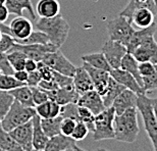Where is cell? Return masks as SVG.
<instances>
[{
  "label": "cell",
  "mask_w": 157,
  "mask_h": 151,
  "mask_svg": "<svg viewBox=\"0 0 157 151\" xmlns=\"http://www.w3.org/2000/svg\"><path fill=\"white\" fill-rule=\"evenodd\" d=\"M127 52V47L124 44L110 39L106 41L102 46V53L111 68H119L121 59Z\"/></svg>",
  "instance_id": "cell-11"
},
{
  "label": "cell",
  "mask_w": 157,
  "mask_h": 151,
  "mask_svg": "<svg viewBox=\"0 0 157 151\" xmlns=\"http://www.w3.org/2000/svg\"><path fill=\"white\" fill-rule=\"evenodd\" d=\"M52 80L57 84L58 88H65V87H71L74 86L73 84V78L67 77V76L61 75L59 73L53 71V78Z\"/></svg>",
  "instance_id": "cell-42"
},
{
  "label": "cell",
  "mask_w": 157,
  "mask_h": 151,
  "mask_svg": "<svg viewBox=\"0 0 157 151\" xmlns=\"http://www.w3.org/2000/svg\"><path fill=\"white\" fill-rule=\"evenodd\" d=\"M13 100V97L7 91H0V122L7 113Z\"/></svg>",
  "instance_id": "cell-37"
},
{
  "label": "cell",
  "mask_w": 157,
  "mask_h": 151,
  "mask_svg": "<svg viewBox=\"0 0 157 151\" xmlns=\"http://www.w3.org/2000/svg\"><path fill=\"white\" fill-rule=\"evenodd\" d=\"M42 62H44L46 65H48L51 70L56 72V73L71 78L74 77L77 68L76 65L71 64L67 58V56L61 52L60 48L55 50V51L47 53L43 57Z\"/></svg>",
  "instance_id": "cell-7"
},
{
  "label": "cell",
  "mask_w": 157,
  "mask_h": 151,
  "mask_svg": "<svg viewBox=\"0 0 157 151\" xmlns=\"http://www.w3.org/2000/svg\"><path fill=\"white\" fill-rule=\"evenodd\" d=\"M10 14L7 7L4 5H0V23H5L8 18V15Z\"/></svg>",
  "instance_id": "cell-51"
},
{
  "label": "cell",
  "mask_w": 157,
  "mask_h": 151,
  "mask_svg": "<svg viewBox=\"0 0 157 151\" xmlns=\"http://www.w3.org/2000/svg\"><path fill=\"white\" fill-rule=\"evenodd\" d=\"M138 62L150 61L157 64V42L154 36H151L141 43L131 53Z\"/></svg>",
  "instance_id": "cell-10"
},
{
  "label": "cell",
  "mask_w": 157,
  "mask_h": 151,
  "mask_svg": "<svg viewBox=\"0 0 157 151\" xmlns=\"http://www.w3.org/2000/svg\"><path fill=\"white\" fill-rule=\"evenodd\" d=\"M0 151H7V150H3V149H0Z\"/></svg>",
  "instance_id": "cell-60"
},
{
  "label": "cell",
  "mask_w": 157,
  "mask_h": 151,
  "mask_svg": "<svg viewBox=\"0 0 157 151\" xmlns=\"http://www.w3.org/2000/svg\"><path fill=\"white\" fill-rule=\"evenodd\" d=\"M144 7L149 8L155 15L157 14V7L154 4V2H153V0H130L127 6H125L121 10V14H119V15L125 17L128 21H131L134 12L138 10V9L144 8Z\"/></svg>",
  "instance_id": "cell-21"
},
{
  "label": "cell",
  "mask_w": 157,
  "mask_h": 151,
  "mask_svg": "<svg viewBox=\"0 0 157 151\" xmlns=\"http://www.w3.org/2000/svg\"><path fill=\"white\" fill-rule=\"evenodd\" d=\"M77 121L71 118H62L60 124V134L64 136L71 137V133L74 132V129L76 127Z\"/></svg>",
  "instance_id": "cell-40"
},
{
  "label": "cell",
  "mask_w": 157,
  "mask_h": 151,
  "mask_svg": "<svg viewBox=\"0 0 157 151\" xmlns=\"http://www.w3.org/2000/svg\"><path fill=\"white\" fill-rule=\"evenodd\" d=\"M153 103L154 99L149 98L146 94H140L137 97L136 107L142 115L144 127L152 143L153 149L157 151V122L153 112Z\"/></svg>",
  "instance_id": "cell-3"
},
{
  "label": "cell",
  "mask_w": 157,
  "mask_h": 151,
  "mask_svg": "<svg viewBox=\"0 0 157 151\" xmlns=\"http://www.w3.org/2000/svg\"><path fill=\"white\" fill-rule=\"evenodd\" d=\"M1 37H2V32H1V30H0V39H1Z\"/></svg>",
  "instance_id": "cell-59"
},
{
  "label": "cell",
  "mask_w": 157,
  "mask_h": 151,
  "mask_svg": "<svg viewBox=\"0 0 157 151\" xmlns=\"http://www.w3.org/2000/svg\"><path fill=\"white\" fill-rule=\"evenodd\" d=\"M155 71V64L150 61L139 62V73L141 77H148L152 75Z\"/></svg>",
  "instance_id": "cell-46"
},
{
  "label": "cell",
  "mask_w": 157,
  "mask_h": 151,
  "mask_svg": "<svg viewBox=\"0 0 157 151\" xmlns=\"http://www.w3.org/2000/svg\"><path fill=\"white\" fill-rule=\"evenodd\" d=\"M137 97L138 95L136 93L128 89H124L121 93H119V95L113 100L111 105L114 109L115 114H121L128 108L136 107Z\"/></svg>",
  "instance_id": "cell-17"
},
{
  "label": "cell",
  "mask_w": 157,
  "mask_h": 151,
  "mask_svg": "<svg viewBox=\"0 0 157 151\" xmlns=\"http://www.w3.org/2000/svg\"><path fill=\"white\" fill-rule=\"evenodd\" d=\"M153 112H154V115L157 122V98L154 99V103H153Z\"/></svg>",
  "instance_id": "cell-52"
},
{
  "label": "cell",
  "mask_w": 157,
  "mask_h": 151,
  "mask_svg": "<svg viewBox=\"0 0 157 151\" xmlns=\"http://www.w3.org/2000/svg\"><path fill=\"white\" fill-rule=\"evenodd\" d=\"M124 89H127V88H124L122 85L118 84L117 82L115 81L114 79H112L111 77L109 78L107 90H106L104 95L102 96V100H103V103H104L105 107H110L112 105L113 100L117 98L119 95V93H121Z\"/></svg>",
  "instance_id": "cell-29"
},
{
  "label": "cell",
  "mask_w": 157,
  "mask_h": 151,
  "mask_svg": "<svg viewBox=\"0 0 157 151\" xmlns=\"http://www.w3.org/2000/svg\"><path fill=\"white\" fill-rule=\"evenodd\" d=\"M35 110L36 114H38L40 118H55V116L60 115L61 105L52 101V100H47V101L41 103V104L36 105Z\"/></svg>",
  "instance_id": "cell-27"
},
{
  "label": "cell",
  "mask_w": 157,
  "mask_h": 151,
  "mask_svg": "<svg viewBox=\"0 0 157 151\" xmlns=\"http://www.w3.org/2000/svg\"><path fill=\"white\" fill-rule=\"evenodd\" d=\"M59 49L58 47L53 45L51 43L47 44H28V45H21V44L15 43L13 47L9 50H20L27 56V58H31L36 60L37 62L42 61L43 57L45 56L47 53L55 51V50ZM8 51V52H9Z\"/></svg>",
  "instance_id": "cell-8"
},
{
  "label": "cell",
  "mask_w": 157,
  "mask_h": 151,
  "mask_svg": "<svg viewBox=\"0 0 157 151\" xmlns=\"http://www.w3.org/2000/svg\"><path fill=\"white\" fill-rule=\"evenodd\" d=\"M73 149H74V151H87V150H84V149L80 148V147H78L77 145H75Z\"/></svg>",
  "instance_id": "cell-53"
},
{
  "label": "cell",
  "mask_w": 157,
  "mask_h": 151,
  "mask_svg": "<svg viewBox=\"0 0 157 151\" xmlns=\"http://www.w3.org/2000/svg\"><path fill=\"white\" fill-rule=\"evenodd\" d=\"M14 71L9 64L6 53L0 52V74L5 75H13Z\"/></svg>",
  "instance_id": "cell-45"
},
{
  "label": "cell",
  "mask_w": 157,
  "mask_h": 151,
  "mask_svg": "<svg viewBox=\"0 0 157 151\" xmlns=\"http://www.w3.org/2000/svg\"><path fill=\"white\" fill-rule=\"evenodd\" d=\"M73 148H74V147H73ZM73 148H70V149H67V150H63V151H74Z\"/></svg>",
  "instance_id": "cell-57"
},
{
  "label": "cell",
  "mask_w": 157,
  "mask_h": 151,
  "mask_svg": "<svg viewBox=\"0 0 157 151\" xmlns=\"http://www.w3.org/2000/svg\"><path fill=\"white\" fill-rule=\"evenodd\" d=\"M37 67H38V62L34 59L31 58H27L26 62H25V71H27L28 73H31V72H34L37 70Z\"/></svg>",
  "instance_id": "cell-50"
},
{
  "label": "cell",
  "mask_w": 157,
  "mask_h": 151,
  "mask_svg": "<svg viewBox=\"0 0 157 151\" xmlns=\"http://www.w3.org/2000/svg\"><path fill=\"white\" fill-rule=\"evenodd\" d=\"M33 122V148L44 150L47 141L49 138L44 133L42 127H41V118L38 114H35L32 118Z\"/></svg>",
  "instance_id": "cell-24"
},
{
  "label": "cell",
  "mask_w": 157,
  "mask_h": 151,
  "mask_svg": "<svg viewBox=\"0 0 157 151\" xmlns=\"http://www.w3.org/2000/svg\"><path fill=\"white\" fill-rule=\"evenodd\" d=\"M113 130L115 140L125 143L135 142L140 132L137 107H131L121 114H115Z\"/></svg>",
  "instance_id": "cell-1"
},
{
  "label": "cell",
  "mask_w": 157,
  "mask_h": 151,
  "mask_svg": "<svg viewBox=\"0 0 157 151\" xmlns=\"http://www.w3.org/2000/svg\"><path fill=\"white\" fill-rule=\"evenodd\" d=\"M73 84L75 90L78 93V95H82V94L94 89L93 82L87 71L83 68V65L78 68L77 67L73 77Z\"/></svg>",
  "instance_id": "cell-18"
},
{
  "label": "cell",
  "mask_w": 157,
  "mask_h": 151,
  "mask_svg": "<svg viewBox=\"0 0 157 151\" xmlns=\"http://www.w3.org/2000/svg\"><path fill=\"white\" fill-rule=\"evenodd\" d=\"M82 65L87 71V73L89 74L91 80L93 82L94 90L102 97L105 94L106 90H107L108 81L109 78H110V75H109L108 72L96 68L92 67V65L86 64V62H83Z\"/></svg>",
  "instance_id": "cell-13"
},
{
  "label": "cell",
  "mask_w": 157,
  "mask_h": 151,
  "mask_svg": "<svg viewBox=\"0 0 157 151\" xmlns=\"http://www.w3.org/2000/svg\"><path fill=\"white\" fill-rule=\"evenodd\" d=\"M96 151H108L107 149H104V148H99V149H97Z\"/></svg>",
  "instance_id": "cell-55"
},
{
  "label": "cell",
  "mask_w": 157,
  "mask_h": 151,
  "mask_svg": "<svg viewBox=\"0 0 157 151\" xmlns=\"http://www.w3.org/2000/svg\"><path fill=\"white\" fill-rule=\"evenodd\" d=\"M34 31V26L29 18L23 15H17L10 21V25L5 28V34L13 37L14 40H23L29 37Z\"/></svg>",
  "instance_id": "cell-9"
},
{
  "label": "cell",
  "mask_w": 157,
  "mask_h": 151,
  "mask_svg": "<svg viewBox=\"0 0 157 151\" xmlns=\"http://www.w3.org/2000/svg\"><path fill=\"white\" fill-rule=\"evenodd\" d=\"M48 94L49 100H52L59 105L63 106L68 103H77L78 97V93L75 90L74 86L65 87V88H57L56 90L46 91Z\"/></svg>",
  "instance_id": "cell-16"
},
{
  "label": "cell",
  "mask_w": 157,
  "mask_h": 151,
  "mask_svg": "<svg viewBox=\"0 0 157 151\" xmlns=\"http://www.w3.org/2000/svg\"><path fill=\"white\" fill-rule=\"evenodd\" d=\"M5 6L7 7L9 14L15 15H23V11H29L31 17L36 20V14L34 11L31 0H5Z\"/></svg>",
  "instance_id": "cell-22"
},
{
  "label": "cell",
  "mask_w": 157,
  "mask_h": 151,
  "mask_svg": "<svg viewBox=\"0 0 157 151\" xmlns=\"http://www.w3.org/2000/svg\"><path fill=\"white\" fill-rule=\"evenodd\" d=\"M106 28H107L109 39L117 41L124 44V46H127L132 35L135 32L134 26L132 25L131 21L122 15H118L117 17L109 20L106 24Z\"/></svg>",
  "instance_id": "cell-6"
},
{
  "label": "cell",
  "mask_w": 157,
  "mask_h": 151,
  "mask_svg": "<svg viewBox=\"0 0 157 151\" xmlns=\"http://www.w3.org/2000/svg\"><path fill=\"white\" fill-rule=\"evenodd\" d=\"M115 116L112 106L106 107L104 110L95 115L94 119L93 139L95 141L114 139L113 119Z\"/></svg>",
  "instance_id": "cell-5"
},
{
  "label": "cell",
  "mask_w": 157,
  "mask_h": 151,
  "mask_svg": "<svg viewBox=\"0 0 157 151\" xmlns=\"http://www.w3.org/2000/svg\"><path fill=\"white\" fill-rule=\"evenodd\" d=\"M109 75L112 79H114L118 84L122 85L124 88L133 91L137 94H146L145 90L143 89L142 86H140L139 83L136 81L133 76L130 73H128L127 71H124L121 68H111V71L109 72Z\"/></svg>",
  "instance_id": "cell-14"
},
{
  "label": "cell",
  "mask_w": 157,
  "mask_h": 151,
  "mask_svg": "<svg viewBox=\"0 0 157 151\" xmlns=\"http://www.w3.org/2000/svg\"><path fill=\"white\" fill-rule=\"evenodd\" d=\"M14 77L15 80H17L18 82H21V83H24L26 84V82L28 80V76H29V73H28L27 71L25 70H21V71H14L13 75H12Z\"/></svg>",
  "instance_id": "cell-49"
},
{
  "label": "cell",
  "mask_w": 157,
  "mask_h": 151,
  "mask_svg": "<svg viewBox=\"0 0 157 151\" xmlns=\"http://www.w3.org/2000/svg\"><path fill=\"white\" fill-rule=\"evenodd\" d=\"M38 87L41 89L45 90V91H52V90H56L58 88L57 84L55 83L54 81H45V80H41L38 84Z\"/></svg>",
  "instance_id": "cell-48"
},
{
  "label": "cell",
  "mask_w": 157,
  "mask_h": 151,
  "mask_svg": "<svg viewBox=\"0 0 157 151\" xmlns=\"http://www.w3.org/2000/svg\"><path fill=\"white\" fill-rule=\"evenodd\" d=\"M76 145V141L71 137L64 136L62 134L55 135L53 137H50L44 150L45 151H63Z\"/></svg>",
  "instance_id": "cell-20"
},
{
  "label": "cell",
  "mask_w": 157,
  "mask_h": 151,
  "mask_svg": "<svg viewBox=\"0 0 157 151\" xmlns=\"http://www.w3.org/2000/svg\"><path fill=\"white\" fill-rule=\"evenodd\" d=\"M36 29L48 37L49 42L60 48L67 41L71 27L67 21L60 14L53 17H40L36 21Z\"/></svg>",
  "instance_id": "cell-2"
},
{
  "label": "cell",
  "mask_w": 157,
  "mask_h": 151,
  "mask_svg": "<svg viewBox=\"0 0 157 151\" xmlns=\"http://www.w3.org/2000/svg\"><path fill=\"white\" fill-rule=\"evenodd\" d=\"M154 17L155 14L149 8L144 7L134 12L131 21L133 26H136L139 29H144L154 23Z\"/></svg>",
  "instance_id": "cell-25"
},
{
  "label": "cell",
  "mask_w": 157,
  "mask_h": 151,
  "mask_svg": "<svg viewBox=\"0 0 157 151\" xmlns=\"http://www.w3.org/2000/svg\"><path fill=\"white\" fill-rule=\"evenodd\" d=\"M5 4V0H0V5H4Z\"/></svg>",
  "instance_id": "cell-54"
},
{
  "label": "cell",
  "mask_w": 157,
  "mask_h": 151,
  "mask_svg": "<svg viewBox=\"0 0 157 151\" xmlns=\"http://www.w3.org/2000/svg\"><path fill=\"white\" fill-rule=\"evenodd\" d=\"M90 133L89 129L87 128V126L82 122H77L76 127L74 129V132L71 133V137L76 141H83L85 138L88 136V134Z\"/></svg>",
  "instance_id": "cell-38"
},
{
  "label": "cell",
  "mask_w": 157,
  "mask_h": 151,
  "mask_svg": "<svg viewBox=\"0 0 157 151\" xmlns=\"http://www.w3.org/2000/svg\"><path fill=\"white\" fill-rule=\"evenodd\" d=\"M31 89H32L33 101H34V104H35V106L47 101V100H49L48 94H47V92L45 90L41 89V88H39L38 86H37V87H31Z\"/></svg>",
  "instance_id": "cell-41"
},
{
  "label": "cell",
  "mask_w": 157,
  "mask_h": 151,
  "mask_svg": "<svg viewBox=\"0 0 157 151\" xmlns=\"http://www.w3.org/2000/svg\"><path fill=\"white\" fill-rule=\"evenodd\" d=\"M7 59L10 64L13 71H21L25 70V62H26L27 56L20 50H12L6 53Z\"/></svg>",
  "instance_id": "cell-33"
},
{
  "label": "cell",
  "mask_w": 157,
  "mask_h": 151,
  "mask_svg": "<svg viewBox=\"0 0 157 151\" xmlns=\"http://www.w3.org/2000/svg\"><path fill=\"white\" fill-rule=\"evenodd\" d=\"M37 71L39 72L41 76V80L45 81H51L53 78V70H51L48 65H46L44 62L39 61L38 67H37Z\"/></svg>",
  "instance_id": "cell-44"
},
{
  "label": "cell",
  "mask_w": 157,
  "mask_h": 151,
  "mask_svg": "<svg viewBox=\"0 0 157 151\" xmlns=\"http://www.w3.org/2000/svg\"><path fill=\"white\" fill-rule=\"evenodd\" d=\"M8 93L21 104L29 106V107H35L32 96V89L28 85H23V86L14 88V89L8 91Z\"/></svg>",
  "instance_id": "cell-26"
},
{
  "label": "cell",
  "mask_w": 157,
  "mask_h": 151,
  "mask_svg": "<svg viewBox=\"0 0 157 151\" xmlns=\"http://www.w3.org/2000/svg\"><path fill=\"white\" fill-rule=\"evenodd\" d=\"M77 105L88 108L95 115L103 111L106 108L104 106V103H103L102 97L94 89L80 95L77 101Z\"/></svg>",
  "instance_id": "cell-15"
},
{
  "label": "cell",
  "mask_w": 157,
  "mask_h": 151,
  "mask_svg": "<svg viewBox=\"0 0 157 151\" xmlns=\"http://www.w3.org/2000/svg\"><path fill=\"white\" fill-rule=\"evenodd\" d=\"M26 85L24 83H21L17 80H15L12 75H5L0 74V91H10L14 88H17L20 86Z\"/></svg>",
  "instance_id": "cell-36"
},
{
  "label": "cell",
  "mask_w": 157,
  "mask_h": 151,
  "mask_svg": "<svg viewBox=\"0 0 157 151\" xmlns=\"http://www.w3.org/2000/svg\"><path fill=\"white\" fill-rule=\"evenodd\" d=\"M40 81H41V76L39 74V72L36 70V71L29 73L26 85H28L29 87H37Z\"/></svg>",
  "instance_id": "cell-47"
},
{
  "label": "cell",
  "mask_w": 157,
  "mask_h": 151,
  "mask_svg": "<svg viewBox=\"0 0 157 151\" xmlns=\"http://www.w3.org/2000/svg\"><path fill=\"white\" fill-rule=\"evenodd\" d=\"M30 151H45V150H39V149H32V150H30Z\"/></svg>",
  "instance_id": "cell-56"
},
{
  "label": "cell",
  "mask_w": 157,
  "mask_h": 151,
  "mask_svg": "<svg viewBox=\"0 0 157 151\" xmlns=\"http://www.w3.org/2000/svg\"><path fill=\"white\" fill-rule=\"evenodd\" d=\"M62 121V116L58 115L55 118H41V127H42L44 133L46 136L50 138L55 135L60 134V124Z\"/></svg>",
  "instance_id": "cell-31"
},
{
  "label": "cell",
  "mask_w": 157,
  "mask_h": 151,
  "mask_svg": "<svg viewBox=\"0 0 157 151\" xmlns=\"http://www.w3.org/2000/svg\"><path fill=\"white\" fill-rule=\"evenodd\" d=\"M82 60L83 62L92 65V67L99 68V70H103L106 72H110L111 67L109 65L108 61L106 60L105 56L103 55L102 52L100 53H91V54H86L82 56Z\"/></svg>",
  "instance_id": "cell-30"
},
{
  "label": "cell",
  "mask_w": 157,
  "mask_h": 151,
  "mask_svg": "<svg viewBox=\"0 0 157 151\" xmlns=\"http://www.w3.org/2000/svg\"><path fill=\"white\" fill-rule=\"evenodd\" d=\"M35 114V107L25 106L21 104L20 102H17V100H13L10 108L8 109L7 113L0 122V124H1L3 130H5L6 132H10L12 129L17 128V126H21L31 121Z\"/></svg>",
  "instance_id": "cell-4"
},
{
  "label": "cell",
  "mask_w": 157,
  "mask_h": 151,
  "mask_svg": "<svg viewBox=\"0 0 157 151\" xmlns=\"http://www.w3.org/2000/svg\"><path fill=\"white\" fill-rule=\"evenodd\" d=\"M36 11L40 17H53L60 12V4L58 0H39Z\"/></svg>",
  "instance_id": "cell-23"
},
{
  "label": "cell",
  "mask_w": 157,
  "mask_h": 151,
  "mask_svg": "<svg viewBox=\"0 0 157 151\" xmlns=\"http://www.w3.org/2000/svg\"><path fill=\"white\" fill-rule=\"evenodd\" d=\"M153 2H154V4L156 5V7H157V0H153Z\"/></svg>",
  "instance_id": "cell-58"
},
{
  "label": "cell",
  "mask_w": 157,
  "mask_h": 151,
  "mask_svg": "<svg viewBox=\"0 0 157 151\" xmlns=\"http://www.w3.org/2000/svg\"><path fill=\"white\" fill-rule=\"evenodd\" d=\"M119 68L124 71H127L133 77L136 79V81L139 83L140 86H142V77L139 73V62L134 58V56L131 53L127 52L122 57L121 61V67Z\"/></svg>",
  "instance_id": "cell-28"
},
{
  "label": "cell",
  "mask_w": 157,
  "mask_h": 151,
  "mask_svg": "<svg viewBox=\"0 0 157 151\" xmlns=\"http://www.w3.org/2000/svg\"><path fill=\"white\" fill-rule=\"evenodd\" d=\"M15 43L17 44H21V45H28V44H47L50 43L49 39L45 34L41 31H33L32 34L26 38V39L23 40H14Z\"/></svg>",
  "instance_id": "cell-34"
},
{
  "label": "cell",
  "mask_w": 157,
  "mask_h": 151,
  "mask_svg": "<svg viewBox=\"0 0 157 151\" xmlns=\"http://www.w3.org/2000/svg\"><path fill=\"white\" fill-rule=\"evenodd\" d=\"M94 119H95V114L92 111L86 107L78 105V122H84L90 132H93L94 130Z\"/></svg>",
  "instance_id": "cell-35"
},
{
  "label": "cell",
  "mask_w": 157,
  "mask_h": 151,
  "mask_svg": "<svg viewBox=\"0 0 157 151\" xmlns=\"http://www.w3.org/2000/svg\"><path fill=\"white\" fill-rule=\"evenodd\" d=\"M15 44L13 37H11L8 34L2 33V37L0 39V52L7 53Z\"/></svg>",
  "instance_id": "cell-43"
},
{
  "label": "cell",
  "mask_w": 157,
  "mask_h": 151,
  "mask_svg": "<svg viewBox=\"0 0 157 151\" xmlns=\"http://www.w3.org/2000/svg\"><path fill=\"white\" fill-rule=\"evenodd\" d=\"M142 87L145 92H150L157 89V64H155V71L148 77L142 78Z\"/></svg>",
  "instance_id": "cell-39"
},
{
  "label": "cell",
  "mask_w": 157,
  "mask_h": 151,
  "mask_svg": "<svg viewBox=\"0 0 157 151\" xmlns=\"http://www.w3.org/2000/svg\"><path fill=\"white\" fill-rule=\"evenodd\" d=\"M156 30H157V25L155 21L147 28L140 29L138 31L135 30V32L133 33V35H132L130 41H128V43L127 44V46H125L127 47L128 52L132 53L134 51V49L139 46L141 43H143L147 38L154 36Z\"/></svg>",
  "instance_id": "cell-19"
},
{
  "label": "cell",
  "mask_w": 157,
  "mask_h": 151,
  "mask_svg": "<svg viewBox=\"0 0 157 151\" xmlns=\"http://www.w3.org/2000/svg\"><path fill=\"white\" fill-rule=\"evenodd\" d=\"M0 149L7 151H24L21 147L12 139L9 132L3 130L0 124Z\"/></svg>",
  "instance_id": "cell-32"
},
{
  "label": "cell",
  "mask_w": 157,
  "mask_h": 151,
  "mask_svg": "<svg viewBox=\"0 0 157 151\" xmlns=\"http://www.w3.org/2000/svg\"><path fill=\"white\" fill-rule=\"evenodd\" d=\"M15 142L21 147L24 151L33 149V122L32 119L25 124L17 126L9 132Z\"/></svg>",
  "instance_id": "cell-12"
}]
</instances>
